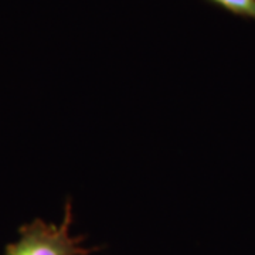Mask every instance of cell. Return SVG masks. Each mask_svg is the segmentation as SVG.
<instances>
[{
    "instance_id": "6da1fadb",
    "label": "cell",
    "mask_w": 255,
    "mask_h": 255,
    "mask_svg": "<svg viewBox=\"0 0 255 255\" xmlns=\"http://www.w3.org/2000/svg\"><path fill=\"white\" fill-rule=\"evenodd\" d=\"M73 224L71 201L65 203L61 224L46 223L36 219L18 228L20 237L16 243L6 247L4 255H91L98 247L87 248L82 246L84 237L70 234Z\"/></svg>"
},
{
    "instance_id": "7a4b0ae2",
    "label": "cell",
    "mask_w": 255,
    "mask_h": 255,
    "mask_svg": "<svg viewBox=\"0 0 255 255\" xmlns=\"http://www.w3.org/2000/svg\"><path fill=\"white\" fill-rule=\"evenodd\" d=\"M233 14L255 20V0H209Z\"/></svg>"
}]
</instances>
